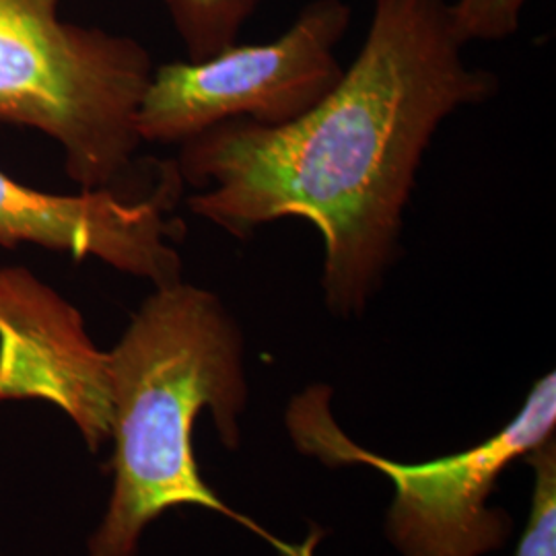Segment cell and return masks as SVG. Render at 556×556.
Instances as JSON below:
<instances>
[{
  "label": "cell",
  "mask_w": 556,
  "mask_h": 556,
  "mask_svg": "<svg viewBox=\"0 0 556 556\" xmlns=\"http://www.w3.org/2000/svg\"><path fill=\"white\" fill-rule=\"evenodd\" d=\"M184 188L174 161L161 163L151 194L79 190L59 194L25 186L0 169V248L38 245L77 262L105 266L165 287L181 280L184 264L174 239V208Z\"/></svg>",
  "instance_id": "6"
},
{
  "label": "cell",
  "mask_w": 556,
  "mask_h": 556,
  "mask_svg": "<svg viewBox=\"0 0 556 556\" xmlns=\"http://www.w3.org/2000/svg\"><path fill=\"white\" fill-rule=\"evenodd\" d=\"M285 422L299 452L330 466H371L394 484L386 536L402 556H484L498 551L514 530L489 497L503 470L555 438L556 376L544 374L523 406L493 438L459 454L404 464L361 447L338 427L332 390L314 383L289 402Z\"/></svg>",
  "instance_id": "4"
},
{
  "label": "cell",
  "mask_w": 556,
  "mask_h": 556,
  "mask_svg": "<svg viewBox=\"0 0 556 556\" xmlns=\"http://www.w3.org/2000/svg\"><path fill=\"white\" fill-rule=\"evenodd\" d=\"M351 17L344 0H312L275 40L155 66L137 114L139 139L179 147L227 119L266 128L298 119L342 77L337 48Z\"/></svg>",
  "instance_id": "5"
},
{
  "label": "cell",
  "mask_w": 556,
  "mask_h": 556,
  "mask_svg": "<svg viewBox=\"0 0 556 556\" xmlns=\"http://www.w3.org/2000/svg\"><path fill=\"white\" fill-rule=\"evenodd\" d=\"M40 400L91 452L110 441L108 353L79 309L23 266L0 268V402Z\"/></svg>",
  "instance_id": "7"
},
{
  "label": "cell",
  "mask_w": 556,
  "mask_h": 556,
  "mask_svg": "<svg viewBox=\"0 0 556 556\" xmlns=\"http://www.w3.org/2000/svg\"><path fill=\"white\" fill-rule=\"evenodd\" d=\"M243 332L227 305L184 278L153 287L108 353L112 493L87 556H139L144 530L181 507L250 528L280 556H312L227 507L200 475L194 425L208 410L227 450L248 406Z\"/></svg>",
  "instance_id": "2"
},
{
  "label": "cell",
  "mask_w": 556,
  "mask_h": 556,
  "mask_svg": "<svg viewBox=\"0 0 556 556\" xmlns=\"http://www.w3.org/2000/svg\"><path fill=\"white\" fill-rule=\"evenodd\" d=\"M447 0H376L357 59L298 119H227L179 144L188 208L231 238L305 219L324 241L321 289L338 318L361 316L400 258L404 211L439 126L497 96L464 60Z\"/></svg>",
  "instance_id": "1"
},
{
  "label": "cell",
  "mask_w": 556,
  "mask_h": 556,
  "mask_svg": "<svg viewBox=\"0 0 556 556\" xmlns=\"http://www.w3.org/2000/svg\"><path fill=\"white\" fill-rule=\"evenodd\" d=\"M186 48L188 60L215 56L236 43L260 0H161Z\"/></svg>",
  "instance_id": "8"
},
{
  "label": "cell",
  "mask_w": 556,
  "mask_h": 556,
  "mask_svg": "<svg viewBox=\"0 0 556 556\" xmlns=\"http://www.w3.org/2000/svg\"><path fill=\"white\" fill-rule=\"evenodd\" d=\"M528 0H454L450 2L457 38L468 41H501L519 29Z\"/></svg>",
  "instance_id": "10"
},
{
  "label": "cell",
  "mask_w": 556,
  "mask_h": 556,
  "mask_svg": "<svg viewBox=\"0 0 556 556\" xmlns=\"http://www.w3.org/2000/svg\"><path fill=\"white\" fill-rule=\"evenodd\" d=\"M523 462L534 470V491L516 556H556V439L538 445Z\"/></svg>",
  "instance_id": "9"
},
{
  "label": "cell",
  "mask_w": 556,
  "mask_h": 556,
  "mask_svg": "<svg viewBox=\"0 0 556 556\" xmlns=\"http://www.w3.org/2000/svg\"><path fill=\"white\" fill-rule=\"evenodd\" d=\"M59 4L0 0V124L54 140L80 190H122L155 64L135 38L60 20Z\"/></svg>",
  "instance_id": "3"
}]
</instances>
